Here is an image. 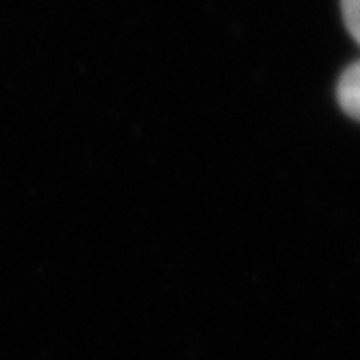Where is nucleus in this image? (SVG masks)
<instances>
[{
  "label": "nucleus",
  "instance_id": "f257e3e1",
  "mask_svg": "<svg viewBox=\"0 0 360 360\" xmlns=\"http://www.w3.org/2000/svg\"><path fill=\"white\" fill-rule=\"evenodd\" d=\"M337 98L343 111L360 122V61L352 63L343 72L337 85Z\"/></svg>",
  "mask_w": 360,
  "mask_h": 360
},
{
  "label": "nucleus",
  "instance_id": "f03ea898",
  "mask_svg": "<svg viewBox=\"0 0 360 360\" xmlns=\"http://www.w3.org/2000/svg\"><path fill=\"white\" fill-rule=\"evenodd\" d=\"M341 9L349 35L360 44V0H341Z\"/></svg>",
  "mask_w": 360,
  "mask_h": 360
}]
</instances>
